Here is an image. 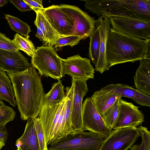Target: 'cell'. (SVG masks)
<instances>
[{
    "label": "cell",
    "mask_w": 150,
    "mask_h": 150,
    "mask_svg": "<svg viewBox=\"0 0 150 150\" xmlns=\"http://www.w3.org/2000/svg\"><path fill=\"white\" fill-rule=\"evenodd\" d=\"M11 81L16 105L23 120L37 117L43 105L44 91L40 76L32 65L19 72H7Z\"/></svg>",
    "instance_id": "1"
},
{
    "label": "cell",
    "mask_w": 150,
    "mask_h": 150,
    "mask_svg": "<svg viewBox=\"0 0 150 150\" xmlns=\"http://www.w3.org/2000/svg\"><path fill=\"white\" fill-rule=\"evenodd\" d=\"M145 40L128 36L110 27L106 44V56L110 68L127 62H134L144 58Z\"/></svg>",
    "instance_id": "2"
},
{
    "label": "cell",
    "mask_w": 150,
    "mask_h": 150,
    "mask_svg": "<svg viewBox=\"0 0 150 150\" xmlns=\"http://www.w3.org/2000/svg\"><path fill=\"white\" fill-rule=\"evenodd\" d=\"M86 9L100 17L129 18L150 21V0H86Z\"/></svg>",
    "instance_id": "3"
},
{
    "label": "cell",
    "mask_w": 150,
    "mask_h": 150,
    "mask_svg": "<svg viewBox=\"0 0 150 150\" xmlns=\"http://www.w3.org/2000/svg\"><path fill=\"white\" fill-rule=\"evenodd\" d=\"M105 139L89 132H71L50 143L48 150H100Z\"/></svg>",
    "instance_id": "4"
},
{
    "label": "cell",
    "mask_w": 150,
    "mask_h": 150,
    "mask_svg": "<svg viewBox=\"0 0 150 150\" xmlns=\"http://www.w3.org/2000/svg\"><path fill=\"white\" fill-rule=\"evenodd\" d=\"M32 65L38 70L40 76L60 80L62 74L61 58L53 47H37L31 59Z\"/></svg>",
    "instance_id": "5"
},
{
    "label": "cell",
    "mask_w": 150,
    "mask_h": 150,
    "mask_svg": "<svg viewBox=\"0 0 150 150\" xmlns=\"http://www.w3.org/2000/svg\"><path fill=\"white\" fill-rule=\"evenodd\" d=\"M111 28L128 36L146 40L150 38V21L118 17H109Z\"/></svg>",
    "instance_id": "6"
},
{
    "label": "cell",
    "mask_w": 150,
    "mask_h": 150,
    "mask_svg": "<svg viewBox=\"0 0 150 150\" xmlns=\"http://www.w3.org/2000/svg\"><path fill=\"white\" fill-rule=\"evenodd\" d=\"M82 116L84 131H89L105 139L112 130L107 125L90 98H86L82 104Z\"/></svg>",
    "instance_id": "7"
},
{
    "label": "cell",
    "mask_w": 150,
    "mask_h": 150,
    "mask_svg": "<svg viewBox=\"0 0 150 150\" xmlns=\"http://www.w3.org/2000/svg\"><path fill=\"white\" fill-rule=\"evenodd\" d=\"M140 136L138 127H127L112 130L100 150H127Z\"/></svg>",
    "instance_id": "8"
},
{
    "label": "cell",
    "mask_w": 150,
    "mask_h": 150,
    "mask_svg": "<svg viewBox=\"0 0 150 150\" xmlns=\"http://www.w3.org/2000/svg\"><path fill=\"white\" fill-rule=\"evenodd\" d=\"M59 6L74 21L71 35L81 37L83 40L90 37L96 28L94 18L77 6L65 4Z\"/></svg>",
    "instance_id": "9"
},
{
    "label": "cell",
    "mask_w": 150,
    "mask_h": 150,
    "mask_svg": "<svg viewBox=\"0 0 150 150\" xmlns=\"http://www.w3.org/2000/svg\"><path fill=\"white\" fill-rule=\"evenodd\" d=\"M62 74L70 75L74 79L87 81L94 78V69L90 59L83 58L79 54L61 58Z\"/></svg>",
    "instance_id": "10"
},
{
    "label": "cell",
    "mask_w": 150,
    "mask_h": 150,
    "mask_svg": "<svg viewBox=\"0 0 150 150\" xmlns=\"http://www.w3.org/2000/svg\"><path fill=\"white\" fill-rule=\"evenodd\" d=\"M73 95L71 107V120L72 132H83L82 111V100L88 89L86 81L72 78Z\"/></svg>",
    "instance_id": "11"
},
{
    "label": "cell",
    "mask_w": 150,
    "mask_h": 150,
    "mask_svg": "<svg viewBox=\"0 0 150 150\" xmlns=\"http://www.w3.org/2000/svg\"><path fill=\"white\" fill-rule=\"evenodd\" d=\"M43 15L60 37L71 35L74 25L72 18L62 10L58 5L44 8Z\"/></svg>",
    "instance_id": "12"
},
{
    "label": "cell",
    "mask_w": 150,
    "mask_h": 150,
    "mask_svg": "<svg viewBox=\"0 0 150 150\" xmlns=\"http://www.w3.org/2000/svg\"><path fill=\"white\" fill-rule=\"evenodd\" d=\"M144 117L139 107L121 98L119 100L118 116L112 129L137 127L144 122Z\"/></svg>",
    "instance_id": "13"
},
{
    "label": "cell",
    "mask_w": 150,
    "mask_h": 150,
    "mask_svg": "<svg viewBox=\"0 0 150 150\" xmlns=\"http://www.w3.org/2000/svg\"><path fill=\"white\" fill-rule=\"evenodd\" d=\"M66 98L60 103L52 106L43 105L38 117L44 131L46 142L47 143L52 136L58 121Z\"/></svg>",
    "instance_id": "14"
},
{
    "label": "cell",
    "mask_w": 150,
    "mask_h": 150,
    "mask_svg": "<svg viewBox=\"0 0 150 150\" xmlns=\"http://www.w3.org/2000/svg\"><path fill=\"white\" fill-rule=\"evenodd\" d=\"M32 65L20 51L11 52L0 49V69L16 73L23 71Z\"/></svg>",
    "instance_id": "15"
},
{
    "label": "cell",
    "mask_w": 150,
    "mask_h": 150,
    "mask_svg": "<svg viewBox=\"0 0 150 150\" xmlns=\"http://www.w3.org/2000/svg\"><path fill=\"white\" fill-rule=\"evenodd\" d=\"M95 24L100 34V47L99 59L94 70L102 74L109 69L106 56L107 42L110 28L109 17L103 15L95 20Z\"/></svg>",
    "instance_id": "16"
},
{
    "label": "cell",
    "mask_w": 150,
    "mask_h": 150,
    "mask_svg": "<svg viewBox=\"0 0 150 150\" xmlns=\"http://www.w3.org/2000/svg\"><path fill=\"white\" fill-rule=\"evenodd\" d=\"M102 91L112 93L121 97L131 98L139 104L150 106V96L142 93L128 85L120 83L108 85L101 89Z\"/></svg>",
    "instance_id": "17"
},
{
    "label": "cell",
    "mask_w": 150,
    "mask_h": 150,
    "mask_svg": "<svg viewBox=\"0 0 150 150\" xmlns=\"http://www.w3.org/2000/svg\"><path fill=\"white\" fill-rule=\"evenodd\" d=\"M27 120L24 132L16 141V145L21 150H40L36 129L35 118Z\"/></svg>",
    "instance_id": "18"
},
{
    "label": "cell",
    "mask_w": 150,
    "mask_h": 150,
    "mask_svg": "<svg viewBox=\"0 0 150 150\" xmlns=\"http://www.w3.org/2000/svg\"><path fill=\"white\" fill-rule=\"evenodd\" d=\"M140 61L139 66L134 76L136 89L142 93L150 95V59Z\"/></svg>",
    "instance_id": "19"
},
{
    "label": "cell",
    "mask_w": 150,
    "mask_h": 150,
    "mask_svg": "<svg viewBox=\"0 0 150 150\" xmlns=\"http://www.w3.org/2000/svg\"><path fill=\"white\" fill-rule=\"evenodd\" d=\"M120 96L100 90L95 91L90 98L93 104L102 115L118 99Z\"/></svg>",
    "instance_id": "20"
},
{
    "label": "cell",
    "mask_w": 150,
    "mask_h": 150,
    "mask_svg": "<svg viewBox=\"0 0 150 150\" xmlns=\"http://www.w3.org/2000/svg\"><path fill=\"white\" fill-rule=\"evenodd\" d=\"M35 12L36 16L34 22L35 25L43 32L47 40L46 45L53 47L56 40L60 37L48 21L42 11Z\"/></svg>",
    "instance_id": "21"
},
{
    "label": "cell",
    "mask_w": 150,
    "mask_h": 150,
    "mask_svg": "<svg viewBox=\"0 0 150 150\" xmlns=\"http://www.w3.org/2000/svg\"><path fill=\"white\" fill-rule=\"evenodd\" d=\"M11 83L5 71L0 69V100L6 101L15 107V94Z\"/></svg>",
    "instance_id": "22"
},
{
    "label": "cell",
    "mask_w": 150,
    "mask_h": 150,
    "mask_svg": "<svg viewBox=\"0 0 150 150\" xmlns=\"http://www.w3.org/2000/svg\"><path fill=\"white\" fill-rule=\"evenodd\" d=\"M65 96L66 98L63 122L60 137L66 136L72 132L71 120V107L73 95V87L71 84V87H67Z\"/></svg>",
    "instance_id": "23"
},
{
    "label": "cell",
    "mask_w": 150,
    "mask_h": 150,
    "mask_svg": "<svg viewBox=\"0 0 150 150\" xmlns=\"http://www.w3.org/2000/svg\"><path fill=\"white\" fill-rule=\"evenodd\" d=\"M64 88V86L60 80L53 83L51 90L48 93L45 94L43 105L51 107L60 103L65 97Z\"/></svg>",
    "instance_id": "24"
},
{
    "label": "cell",
    "mask_w": 150,
    "mask_h": 150,
    "mask_svg": "<svg viewBox=\"0 0 150 150\" xmlns=\"http://www.w3.org/2000/svg\"><path fill=\"white\" fill-rule=\"evenodd\" d=\"M9 27L13 31L29 38V34L31 32L30 26L18 18L8 14H4Z\"/></svg>",
    "instance_id": "25"
},
{
    "label": "cell",
    "mask_w": 150,
    "mask_h": 150,
    "mask_svg": "<svg viewBox=\"0 0 150 150\" xmlns=\"http://www.w3.org/2000/svg\"><path fill=\"white\" fill-rule=\"evenodd\" d=\"M89 38L88 57L96 66L99 59L100 47V36L97 28H96Z\"/></svg>",
    "instance_id": "26"
},
{
    "label": "cell",
    "mask_w": 150,
    "mask_h": 150,
    "mask_svg": "<svg viewBox=\"0 0 150 150\" xmlns=\"http://www.w3.org/2000/svg\"><path fill=\"white\" fill-rule=\"evenodd\" d=\"M12 40L18 50L23 51L29 56L32 57L36 49L28 38L24 37L16 33Z\"/></svg>",
    "instance_id": "27"
},
{
    "label": "cell",
    "mask_w": 150,
    "mask_h": 150,
    "mask_svg": "<svg viewBox=\"0 0 150 150\" xmlns=\"http://www.w3.org/2000/svg\"><path fill=\"white\" fill-rule=\"evenodd\" d=\"M119 98L102 115L105 123L110 129L113 127L117 118L119 110Z\"/></svg>",
    "instance_id": "28"
},
{
    "label": "cell",
    "mask_w": 150,
    "mask_h": 150,
    "mask_svg": "<svg viewBox=\"0 0 150 150\" xmlns=\"http://www.w3.org/2000/svg\"><path fill=\"white\" fill-rule=\"evenodd\" d=\"M142 138L140 144L133 145L130 150H150V132L147 128L141 125L138 127Z\"/></svg>",
    "instance_id": "29"
},
{
    "label": "cell",
    "mask_w": 150,
    "mask_h": 150,
    "mask_svg": "<svg viewBox=\"0 0 150 150\" xmlns=\"http://www.w3.org/2000/svg\"><path fill=\"white\" fill-rule=\"evenodd\" d=\"M16 113L12 108L5 105L0 100V126H5L14 119Z\"/></svg>",
    "instance_id": "30"
},
{
    "label": "cell",
    "mask_w": 150,
    "mask_h": 150,
    "mask_svg": "<svg viewBox=\"0 0 150 150\" xmlns=\"http://www.w3.org/2000/svg\"><path fill=\"white\" fill-rule=\"evenodd\" d=\"M80 36L74 35L60 37L55 41L54 46L55 47H61L66 45H69L71 47L78 44L80 41L83 40Z\"/></svg>",
    "instance_id": "31"
},
{
    "label": "cell",
    "mask_w": 150,
    "mask_h": 150,
    "mask_svg": "<svg viewBox=\"0 0 150 150\" xmlns=\"http://www.w3.org/2000/svg\"><path fill=\"white\" fill-rule=\"evenodd\" d=\"M35 122L37 137L40 150H48L44 132L42 125L38 117L35 118Z\"/></svg>",
    "instance_id": "32"
},
{
    "label": "cell",
    "mask_w": 150,
    "mask_h": 150,
    "mask_svg": "<svg viewBox=\"0 0 150 150\" xmlns=\"http://www.w3.org/2000/svg\"><path fill=\"white\" fill-rule=\"evenodd\" d=\"M0 49L11 52L18 50L12 40L3 33L0 32Z\"/></svg>",
    "instance_id": "33"
},
{
    "label": "cell",
    "mask_w": 150,
    "mask_h": 150,
    "mask_svg": "<svg viewBox=\"0 0 150 150\" xmlns=\"http://www.w3.org/2000/svg\"><path fill=\"white\" fill-rule=\"evenodd\" d=\"M35 12L42 11L43 8L42 0H23Z\"/></svg>",
    "instance_id": "34"
},
{
    "label": "cell",
    "mask_w": 150,
    "mask_h": 150,
    "mask_svg": "<svg viewBox=\"0 0 150 150\" xmlns=\"http://www.w3.org/2000/svg\"><path fill=\"white\" fill-rule=\"evenodd\" d=\"M9 1L22 12H24L32 10L23 0H11Z\"/></svg>",
    "instance_id": "35"
},
{
    "label": "cell",
    "mask_w": 150,
    "mask_h": 150,
    "mask_svg": "<svg viewBox=\"0 0 150 150\" xmlns=\"http://www.w3.org/2000/svg\"><path fill=\"white\" fill-rule=\"evenodd\" d=\"M8 136V132L5 126H0V141L5 143Z\"/></svg>",
    "instance_id": "36"
},
{
    "label": "cell",
    "mask_w": 150,
    "mask_h": 150,
    "mask_svg": "<svg viewBox=\"0 0 150 150\" xmlns=\"http://www.w3.org/2000/svg\"><path fill=\"white\" fill-rule=\"evenodd\" d=\"M37 27V31L36 34L35 35V36L44 43L45 45H46L47 40L43 32L39 27Z\"/></svg>",
    "instance_id": "37"
},
{
    "label": "cell",
    "mask_w": 150,
    "mask_h": 150,
    "mask_svg": "<svg viewBox=\"0 0 150 150\" xmlns=\"http://www.w3.org/2000/svg\"><path fill=\"white\" fill-rule=\"evenodd\" d=\"M146 49L144 58L150 59V38L145 40Z\"/></svg>",
    "instance_id": "38"
},
{
    "label": "cell",
    "mask_w": 150,
    "mask_h": 150,
    "mask_svg": "<svg viewBox=\"0 0 150 150\" xmlns=\"http://www.w3.org/2000/svg\"><path fill=\"white\" fill-rule=\"evenodd\" d=\"M8 2V1L7 0H0V7H2L6 4Z\"/></svg>",
    "instance_id": "39"
},
{
    "label": "cell",
    "mask_w": 150,
    "mask_h": 150,
    "mask_svg": "<svg viewBox=\"0 0 150 150\" xmlns=\"http://www.w3.org/2000/svg\"><path fill=\"white\" fill-rule=\"evenodd\" d=\"M5 145V143L0 141V150Z\"/></svg>",
    "instance_id": "40"
},
{
    "label": "cell",
    "mask_w": 150,
    "mask_h": 150,
    "mask_svg": "<svg viewBox=\"0 0 150 150\" xmlns=\"http://www.w3.org/2000/svg\"><path fill=\"white\" fill-rule=\"evenodd\" d=\"M16 150H21L20 148H17Z\"/></svg>",
    "instance_id": "41"
}]
</instances>
